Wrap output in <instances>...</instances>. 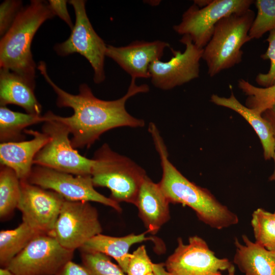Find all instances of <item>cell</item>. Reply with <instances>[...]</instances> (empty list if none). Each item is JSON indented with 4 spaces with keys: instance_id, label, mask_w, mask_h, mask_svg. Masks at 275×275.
Wrapping results in <instances>:
<instances>
[{
    "instance_id": "1",
    "label": "cell",
    "mask_w": 275,
    "mask_h": 275,
    "mask_svg": "<svg viewBox=\"0 0 275 275\" xmlns=\"http://www.w3.org/2000/svg\"><path fill=\"white\" fill-rule=\"evenodd\" d=\"M37 69L57 94V106L68 107L73 110V114L69 117L58 116L51 111L47 113L51 118L67 127L72 134L71 143L74 149L90 147L103 133L112 129L144 126V120L131 115L127 111L125 105L131 97L149 92L148 85H137L135 79L131 78L127 92L121 98L114 100H104L95 97L85 83L80 85L77 95L65 91L50 78L43 61L39 62Z\"/></svg>"
},
{
    "instance_id": "2",
    "label": "cell",
    "mask_w": 275,
    "mask_h": 275,
    "mask_svg": "<svg viewBox=\"0 0 275 275\" xmlns=\"http://www.w3.org/2000/svg\"><path fill=\"white\" fill-rule=\"evenodd\" d=\"M148 130L162 168L158 184L170 203L188 206L200 221L212 228L221 230L236 225L239 219L235 213L220 203L208 189L189 181L172 164L166 145L154 123L149 124Z\"/></svg>"
},
{
    "instance_id": "3",
    "label": "cell",
    "mask_w": 275,
    "mask_h": 275,
    "mask_svg": "<svg viewBox=\"0 0 275 275\" xmlns=\"http://www.w3.org/2000/svg\"><path fill=\"white\" fill-rule=\"evenodd\" d=\"M55 15L48 2L32 0L23 7L0 41V68L8 69L35 84L36 64L31 52L33 38L40 26Z\"/></svg>"
},
{
    "instance_id": "4",
    "label": "cell",
    "mask_w": 275,
    "mask_h": 275,
    "mask_svg": "<svg viewBox=\"0 0 275 275\" xmlns=\"http://www.w3.org/2000/svg\"><path fill=\"white\" fill-rule=\"evenodd\" d=\"M91 176L95 187L108 188L118 202L135 205L141 186L147 176L145 170L130 158L103 144L94 153Z\"/></svg>"
},
{
    "instance_id": "5",
    "label": "cell",
    "mask_w": 275,
    "mask_h": 275,
    "mask_svg": "<svg viewBox=\"0 0 275 275\" xmlns=\"http://www.w3.org/2000/svg\"><path fill=\"white\" fill-rule=\"evenodd\" d=\"M255 16L250 9L226 16L217 22L202 58L210 77L241 62V47L251 40L249 33Z\"/></svg>"
},
{
    "instance_id": "6",
    "label": "cell",
    "mask_w": 275,
    "mask_h": 275,
    "mask_svg": "<svg viewBox=\"0 0 275 275\" xmlns=\"http://www.w3.org/2000/svg\"><path fill=\"white\" fill-rule=\"evenodd\" d=\"M42 131L50 137L49 142L37 153L34 165H39L74 175H91L93 159L81 155L69 138L70 133L63 123L44 115Z\"/></svg>"
},
{
    "instance_id": "7",
    "label": "cell",
    "mask_w": 275,
    "mask_h": 275,
    "mask_svg": "<svg viewBox=\"0 0 275 275\" xmlns=\"http://www.w3.org/2000/svg\"><path fill=\"white\" fill-rule=\"evenodd\" d=\"M69 3L74 10L75 24L69 37L64 42L57 44L54 50L60 56L78 53L91 64L95 84L105 79L104 60L107 45L93 29L86 13V1L70 0Z\"/></svg>"
},
{
    "instance_id": "8",
    "label": "cell",
    "mask_w": 275,
    "mask_h": 275,
    "mask_svg": "<svg viewBox=\"0 0 275 275\" xmlns=\"http://www.w3.org/2000/svg\"><path fill=\"white\" fill-rule=\"evenodd\" d=\"M102 231L97 210L89 202L65 200L49 234L65 249L74 251Z\"/></svg>"
},
{
    "instance_id": "9",
    "label": "cell",
    "mask_w": 275,
    "mask_h": 275,
    "mask_svg": "<svg viewBox=\"0 0 275 275\" xmlns=\"http://www.w3.org/2000/svg\"><path fill=\"white\" fill-rule=\"evenodd\" d=\"M73 253L43 233L33 239L7 267L16 275H56L72 260Z\"/></svg>"
},
{
    "instance_id": "10",
    "label": "cell",
    "mask_w": 275,
    "mask_h": 275,
    "mask_svg": "<svg viewBox=\"0 0 275 275\" xmlns=\"http://www.w3.org/2000/svg\"><path fill=\"white\" fill-rule=\"evenodd\" d=\"M29 183L57 192L70 201L95 202L121 212L119 204L97 191L91 175H74L47 167L33 166Z\"/></svg>"
},
{
    "instance_id": "11",
    "label": "cell",
    "mask_w": 275,
    "mask_h": 275,
    "mask_svg": "<svg viewBox=\"0 0 275 275\" xmlns=\"http://www.w3.org/2000/svg\"><path fill=\"white\" fill-rule=\"evenodd\" d=\"M252 0H212L200 8L194 4L183 14L181 22L173 26L177 33L188 35L193 43L203 49L210 40L217 22L222 18L250 9Z\"/></svg>"
},
{
    "instance_id": "12",
    "label": "cell",
    "mask_w": 275,
    "mask_h": 275,
    "mask_svg": "<svg viewBox=\"0 0 275 275\" xmlns=\"http://www.w3.org/2000/svg\"><path fill=\"white\" fill-rule=\"evenodd\" d=\"M164 266L170 275H222L233 264L227 258H219L206 242L198 236H191L187 244L181 238Z\"/></svg>"
},
{
    "instance_id": "13",
    "label": "cell",
    "mask_w": 275,
    "mask_h": 275,
    "mask_svg": "<svg viewBox=\"0 0 275 275\" xmlns=\"http://www.w3.org/2000/svg\"><path fill=\"white\" fill-rule=\"evenodd\" d=\"M180 41L185 46L183 52L171 48L173 56L169 61L157 60L150 64V78L156 88L169 90L199 77L203 49L197 47L187 35Z\"/></svg>"
},
{
    "instance_id": "14",
    "label": "cell",
    "mask_w": 275,
    "mask_h": 275,
    "mask_svg": "<svg viewBox=\"0 0 275 275\" xmlns=\"http://www.w3.org/2000/svg\"><path fill=\"white\" fill-rule=\"evenodd\" d=\"M65 199L57 192L20 181V196L17 208L22 222L49 234L53 229Z\"/></svg>"
},
{
    "instance_id": "15",
    "label": "cell",
    "mask_w": 275,
    "mask_h": 275,
    "mask_svg": "<svg viewBox=\"0 0 275 275\" xmlns=\"http://www.w3.org/2000/svg\"><path fill=\"white\" fill-rule=\"evenodd\" d=\"M168 42L136 40L125 46L107 45L106 57L113 60L131 78H150L149 68L154 61L160 60Z\"/></svg>"
},
{
    "instance_id": "16",
    "label": "cell",
    "mask_w": 275,
    "mask_h": 275,
    "mask_svg": "<svg viewBox=\"0 0 275 275\" xmlns=\"http://www.w3.org/2000/svg\"><path fill=\"white\" fill-rule=\"evenodd\" d=\"M24 132L32 135L33 139L0 144L1 164L13 170L20 181L28 180L36 155L50 140L43 132L25 129Z\"/></svg>"
},
{
    "instance_id": "17",
    "label": "cell",
    "mask_w": 275,
    "mask_h": 275,
    "mask_svg": "<svg viewBox=\"0 0 275 275\" xmlns=\"http://www.w3.org/2000/svg\"><path fill=\"white\" fill-rule=\"evenodd\" d=\"M168 200L158 183L148 176L140 188L135 205L148 233L155 234L170 218Z\"/></svg>"
},
{
    "instance_id": "18",
    "label": "cell",
    "mask_w": 275,
    "mask_h": 275,
    "mask_svg": "<svg viewBox=\"0 0 275 275\" xmlns=\"http://www.w3.org/2000/svg\"><path fill=\"white\" fill-rule=\"evenodd\" d=\"M35 84L8 69L0 68V105L14 104L26 113L41 115L42 106L35 95Z\"/></svg>"
},
{
    "instance_id": "19",
    "label": "cell",
    "mask_w": 275,
    "mask_h": 275,
    "mask_svg": "<svg viewBox=\"0 0 275 275\" xmlns=\"http://www.w3.org/2000/svg\"><path fill=\"white\" fill-rule=\"evenodd\" d=\"M243 244L234 239L235 253L233 262L244 275H275V252L270 251L245 234Z\"/></svg>"
},
{
    "instance_id": "20",
    "label": "cell",
    "mask_w": 275,
    "mask_h": 275,
    "mask_svg": "<svg viewBox=\"0 0 275 275\" xmlns=\"http://www.w3.org/2000/svg\"><path fill=\"white\" fill-rule=\"evenodd\" d=\"M146 231L140 234L133 233L122 237H114L101 233L93 237L80 248L81 252H98L113 258L126 274L130 254V248L133 244L152 239L146 237Z\"/></svg>"
},
{
    "instance_id": "21",
    "label": "cell",
    "mask_w": 275,
    "mask_h": 275,
    "mask_svg": "<svg viewBox=\"0 0 275 275\" xmlns=\"http://www.w3.org/2000/svg\"><path fill=\"white\" fill-rule=\"evenodd\" d=\"M210 100L215 104L232 109L243 117L258 135L263 149L264 158L268 160L272 158L274 151L275 138L270 125L262 115L241 104L235 97L232 91L228 98L213 94Z\"/></svg>"
},
{
    "instance_id": "22",
    "label": "cell",
    "mask_w": 275,
    "mask_h": 275,
    "mask_svg": "<svg viewBox=\"0 0 275 275\" xmlns=\"http://www.w3.org/2000/svg\"><path fill=\"white\" fill-rule=\"evenodd\" d=\"M44 115L14 112L6 106L0 107V141L2 143L24 141L22 131L31 125L44 122Z\"/></svg>"
},
{
    "instance_id": "23",
    "label": "cell",
    "mask_w": 275,
    "mask_h": 275,
    "mask_svg": "<svg viewBox=\"0 0 275 275\" xmlns=\"http://www.w3.org/2000/svg\"><path fill=\"white\" fill-rule=\"evenodd\" d=\"M24 222L14 229L0 232V265L7 267L11 261L37 236L43 234Z\"/></svg>"
},
{
    "instance_id": "24",
    "label": "cell",
    "mask_w": 275,
    "mask_h": 275,
    "mask_svg": "<svg viewBox=\"0 0 275 275\" xmlns=\"http://www.w3.org/2000/svg\"><path fill=\"white\" fill-rule=\"evenodd\" d=\"M20 196V180L13 170L0 166V217L9 218L17 208Z\"/></svg>"
},
{
    "instance_id": "25",
    "label": "cell",
    "mask_w": 275,
    "mask_h": 275,
    "mask_svg": "<svg viewBox=\"0 0 275 275\" xmlns=\"http://www.w3.org/2000/svg\"><path fill=\"white\" fill-rule=\"evenodd\" d=\"M251 225L255 242L266 250L275 252V215L258 208L252 215Z\"/></svg>"
},
{
    "instance_id": "26",
    "label": "cell",
    "mask_w": 275,
    "mask_h": 275,
    "mask_svg": "<svg viewBox=\"0 0 275 275\" xmlns=\"http://www.w3.org/2000/svg\"><path fill=\"white\" fill-rule=\"evenodd\" d=\"M238 86L248 96L245 106L261 115L275 103V85L259 88L240 78L238 80Z\"/></svg>"
},
{
    "instance_id": "27",
    "label": "cell",
    "mask_w": 275,
    "mask_h": 275,
    "mask_svg": "<svg viewBox=\"0 0 275 275\" xmlns=\"http://www.w3.org/2000/svg\"><path fill=\"white\" fill-rule=\"evenodd\" d=\"M254 3L257 14L249 33L251 40L275 29V0H256Z\"/></svg>"
},
{
    "instance_id": "28",
    "label": "cell",
    "mask_w": 275,
    "mask_h": 275,
    "mask_svg": "<svg viewBox=\"0 0 275 275\" xmlns=\"http://www.w3.org/2000/svg\"><path fill=\"white\" fill-rule=\"evenodd\" d=\"M81 252L82 265L90 275H127L108 256L98 252Z\"/></svg>"
},
{
    "instance_id": "29",
    "label": "cell",
    "mask_w": 275,
    "mask_h": 275,
    "mask_svg": "<svg viewBox=\"0 0 275 275\" xmlns=\"http://www.w3.org/2000/svg\"><path fill=\"white\" fill-rule=\"evenodd\" d=\"M154 263L148 256L146 246L138 247L130 256L128 264L127 275H147L152 272Z\"/></svg>"
},
{
    "instance_id": "30",
    "label": "cell",
    "mask_w": 275,
    "mask_h": 275,
    "mask_svg": "<svg viewBox=\"0 0 275 275\" xmlns=\"http://www.w3.org/2000/svg\"><path fill=\"white\" fill-rule=\"evenodd\" d=\"M266 41L268 43V48L260 57L264 60H270V68L266 73H259L255 79L259 85L264 88L275 85V29L269 32Z\"/></svg>"
},
{
    "instance_id": "31",
    "label": "cell",
    "mask_w": 275,
    "mask_h": 275,
    "mask_svg": "<svg viewBox=\"0 0 275 275\" xmlns=\"http://www.w3.org/2000/svg\"><path fill=\"white\" fill-rule=\"evenodd\" d=\"M21 1L6 0L0 6V35L3 36L11 26L23 7Z\"/></svg>"
},
{
    "instance_id": "32",
    "label": "cell",
    "mask_w": 275,
    "mask_h": 275,
    "mask_svg": "<svg viewBox=\"0 0 275 275\" xmlns=\"http://www.w3.org/2000/svg\"><path fill=\"white\" fill-rule=\"evenodd\" d=\"M49 6L55 15L59 16L72 30L74 26L68 13L65 0H49Z\"/></svg>"
},
{
    "instance_id": "33",
    "label": "cell",
    "mask_w": 275,
    "mask_h": 275,
    "mask_svg": "<svg viewBox=\"0 0 275 275\" xmlns=\"http://www.w3.org/2000/svg\"><path fill=\"white\" fill-rule=\"evenodd\" d=\"M56 275H90L86 267L73 262L68 261L58 271Z\"/></svg>"
},
{
    "instance_id": "34",
    "label": "cell",
    "mask_w": 275,
    "mask_h": 275,
    "mask_svg": "<svg viewBox=\"0 0 275 275\" xmlns=\"http://www.w3.org/2000/svg\"><path fill=\"white\" fill-rule=\"evenodd\" d=\"M262 116L270 125L275 138V103L265 111Z\"/></svg>"
},
{
    "instance_id": "35",
    "label": "cell",
    "mask_w": 275,
    "mask_h": 275,
    "mask_svg": "<svg viewBox=\"0 0 275 275\" xmlns=\"http://www.w3.org/2000/svg\"><path fill=\"white\" fill-rule=\"evenodd\" d=\"M147 275H170L163 263H154L152 272Z\"/></svg>"
},
{
    "instance_id": "36",
    "label": "cell",
    "mask_w": 275,
    "mask_h": 275,
    "mask_svg": "<svg viewBox=\"0 0 275 275\" xmlns=\"http://www.w3.org/2000/svg\"><path fill=\"white\" fill-rule=\"evenodd\" d=\"M212 0H196L194 1V4L200 8H204L209 5Z\"/></svg>"
},
{
    "instance_id": "37",
    "label": "cell",
    "mask_w": 275,
    "mask_h": 275,
    "mask_svg": "<svg viewBox=\"0 0 275 275\" xmlns=\"http://www.w3.org/2000/svg\"><path fill=\"white\" fill-rule=\"evenodd\" d=\"M0 275H16L8 267H1L0 269Z\"/></svg>"
},
{
    "instance_id": "38",
    "label": "cell",
    "mask_w": 275,
    "mask_h": 275,
    "mask_svg": "<svg viewBox=\"0 0 275 275\" xmlns=\"http://www.w3.org/2000/svg\"><path fill=\"white\" fill-rule=\"evenodd\" d=\"M272 158H273L274 161V164H275V147H274V153L272 156ZM269 181H275V167H274V170L272 173V174L269 177Z\"/></svg>"
},
{
    "instance_id": "39",
    "label": "cell",
    "mask_w": 275,
    "mask_h": 275,
    "mask_svg": "<svg viewBox=\"0 0 275 275\" xmlns=\"http://www.w3.org/2000/svg\"><path fill=\"white\" fill-rule=\"evenodd\" d=\"M227 271L228 273L227 275H235V267L234 265Z\"/></svg>"
},
{
    "instance_id": "40",
    "label": "cell",
    "mask_w": 275,
    "mask_h": 275,
    "mask_svg": "<svg viewBox=\"0 0 275 275\" xmlns=\"http://www.w3.org/2000/svg\"><path fill=\"white\" fill-rule=\"evenodd\" d=\"M274 215H275V212H274Z\"/></svg>"
}]
</instances>
